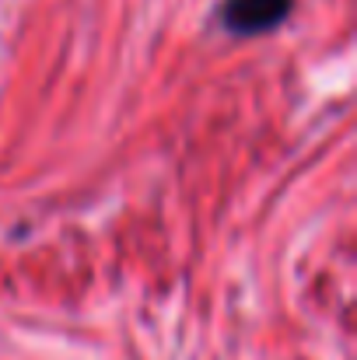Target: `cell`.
<instances>
[{
    "mask_svg": "<svg viewBox=\"0 0 357 360\" xmlns=\"http://www.w3.org/2000/svg\"><path fill=\"white\" fill-rule=\"evenodd\" d=\"M294 0H225L221 4V25L232 35H259L277 28L291 14Z\"/></svg>",
    "mask_w": 357,
    "mask_h": 360,
    "instance_id": "1",
    "label": "cell"
}]
</instances>
